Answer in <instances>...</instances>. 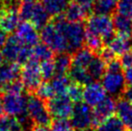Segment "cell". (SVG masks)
I'll return each instance as SVG.
<instances>
[{
	"mask_svg": "<svg viewBox=\"0 0 132 131\" xmlns=\"http://www.w3.org/2000/svg\"><path fill=\"white\" fill-rule=\"evenodd\" d=\"M53 22L65 38L69 54L83 48L86 43V28L82 22H70L63 15L57 17Z\"/></svg>",
	"mask_w": 132,
	"mask_h": 131,
	"instance_id": "obj_1",
	"label": "cell"
},
{
	"mask_svg": "<svg viewBox=\"0 0 132 131\" xmlns=\"http://www.w3.org/2000/svg\"><path fill=\"white\" fill-rule=\"evenodd\" d=\"M102 87L112 97L123 95L126 90L125 70L120 60L115 59L107 64L106 71L102 77Z\"/></svg>",
	"mask_w": 132,
	"mask_h": 131,
	"instance_id": "obj_2",
	"label": "cell"
},
{
	"mask_svg": "<svg viewBox=\"0 0 132 131\" xmlns=\"http://www.w3.org/2000/svg\"><path fill=\"white\" fill-rule=\"evenodd\" d=\"M1 53L7 63L18 64L19 66H24L32 60V47L25 45L16 35H12L8 38Z\"/></svg>",
	"mask_w": 132,
	"mask_h": 131,
	"instance_id": "obj_3",
	"label": "cell"
},
{
	"mask_svg": "<svg viewBox=\"0 0 132 131\" xmlns=\"http://www.w3.org/2000/svg\"><path fill=\"white\" fill-rule=\"evenodd\" d=\"M85 28L87 34H91L102 39L105 44H108L116 36L113 19L109 15L97 13L93 14L87 18Z\"/></svg>",
	"mask_w": 132,
	"mask_h": 131,
	"instance_id": "obj_4",
	"label": "cell"
},
{
	"mask_svg": "<svg viewBox=\"0 0 132 131\" xmlns=\"http://www.w3.org/2000/svg\"><path fill=\"white\" fill-rule=\"evenodd\" d=\"M27 116L35 125L48 127L52 124V117L48 111L47 104L33 94L27 96Z\"/></svg>",
	"mask_w": 132,
	"mask_h": 131,
	"instance_id": "obj_5",
	"label": "cell"
},
{
	"mask_svg": "<svg viewBox=\"0 0 132 131\" xmlns=\"http://www.w3.org/2000/svg\"><path fill=\"white\" fill-rule=\"evenodd\" d=\"M4 112L7 116L14 117L19 119V120L25 127L28 120L27 116V97L22 94L13 95L6 94L2 96Z\"/></svg>",
	"mask_w": 132,
	"mask_h": 131,
	"instance_id": "obj_6",
	"label": "cell"
},
{
	"mask_svg": "<svg viewBox=\"0 0 132 131\" xmlns=\"http://www.w3.org/2000/svg\"><path fill=\"white\" fill-rule=\"evenodd\" d=\"M40 39L43 43L46 44L53 52H57V54L68 53L65 38L54 22L48 23L47 25L44 26L42 29Z\"/></svg>",
	"mask_w": 132,
	"mask_h": 131,
	"instance_id": "obj_7",
	"label": "cell"
},
{
	"mask_svg": "<svg viewBox=\"0 0 132 131\" xmlns=\"http://www.w3.org/2000/svg\"><path fill=\"white\" fill-rule=\"evenodd\" d=\"M21 82L29 92H36L42 85L43 76L40 72V65L35 60H30L22 67L20 71Z\"/></svg>",
	"mask_w": 132,
	"mask_h": 131,
	"instance_id": "obj_8",
	"label": "cell"
},
{
	"mask_svg": "<svg viewBox=\"0 0 132 131\" xmlns=\"http://www.w3.org/2000/svg\"><path fill=\"white\" fill-rule=\"evenodd\" d=\"M70 124L77 131L90 130L94 125V115L91 107L85 102L74 104L72 115L70 117Z\"/></svg>",
	"mask_w": 132,
	"mask_h": 131,
	"instance_id": "obj_9",
	"label": "cell"
},
{
	"mask_svg": "<svg viewBox=\"0 0 132 131\" xmlns=\"http://www.w3.org/2000/svg\"><path fill=\"white\" fill-rule=\"evenodd\" d=\"M73 102L68 95H60L47 101V108L52 118L55 120L70 119L73 111Z\"/></svg>",
	"mask_w": 132,
	"mask_h": 131,
	"instance_id": "obj_10",
	"label": "cell"
},
{
	"mask_svg": "<svg viewBox=\"0 0 132 131\" xmlns=\"http://www.w3.org/2000/svg\"><path fill=\"white\" fill-rule=\"evenodd\" d=\"M116 105L117 102L115 101L112 96L108 95L95 107L93 110L94 115V126H98L103 121L113 117L114 113L116 112Z\"/></svg>",
	"mask_w": 132,
	"mask_h": 131,
	"instance_id": "obj_11",
	"label": "cell"
},
{
	"mask_svg": "<svg viewBox=\"0 0 132 131\" xmlns=\"http://www.w3.org/2000/svg\"><path fill=\"white\" fill-rule=\"evenodd\" d=\"M16 36L25 45L30 47L39 44L40 38L38 29L29 21L20 22L16 29Z\"/></svg>",
	"mask_w": 132,
	"mask_h": 131,
	"instance_id": "obj_12",
	"label": "cell"
},
{
	"mask_svg": "<svg viewBox=\"0 0 132 131\" xmlns=\"http://www.w3.org/2000/svg\"><path fill=\"white\" fill-rule=\"evenodd\" d=\"M106 92L101 84L94 82L85 86L83 91V99L90 107H95L106 97Z\"/></svg>",
	"mask_w": 132,
	"mask_h": 131,
	"instance_id": "obj_13",
	"label": "cell"
},
{
	"mask_svg": "<svg viewBox=\"0 0 132 131\" xmlns=\"http://www.w3.org/2000/svg\"><path fill=\"white\" fill-rule=\"evenodd\" d=\"M132 47V37L117 35L107 44V48L115 56H122L130 51Z\"/></svg>",
	"mask_w": 132,
	"mask_h": 131,
	"instance_id": "obj_14",
	"label": "cell"
},
{
	"mask_svg": "<svg viewBox=\"0 0 132 131\" xmlns=\"http://www.w3.org/2000/svg\"><path fill=\"white\" fill-rule=\"evenodd\" d=\"M116 114L126 129L132 131V103L125 98H120L116 105Z\"/></svg>",
	"mask_w": 132,
	"mask_h": 131,
	"instance_id": "obj_15",
	"label": "cell"
},
{
	"mask_svg": "<svg viewBox=\"0 0 132 131\" xmlns=\"http://www.w3.org/2000/svg\"><path fill=\"white\" fill-rule=\"evenodd\" d=\"M20 66L12 63H3L0 65V87L12 81L18 80L20 76Z\"/></svg>",
	"mask_w": 132,
	"mask_h": 131,
	"instance_id": "obj_16",
	"label": "cell"
},
{
	"mask_svg": "<svg viewBox=\"0 0 132 131\" xmlns=\"http://www.w3.org/2000/svg\"><path fill=\"white\" fill-rule=\"evenodd\" d=\"M106 62L98 54L95 55V58L90 63L88 69H87L89 75L91 76L94 82L102 79L103 75L105 74V71H106Z\"/></svg>",
	"mask_w": 132,
	"mask_h": 131,
	"instance_id": "obj_17",
	"label": "cell"
},
{
	"mask_svg": "<svg viewBox=\"0 0 132 131\" xmlns=\"http://www.w3.org/2000/svg\"><path fill=\"white\" fill-rule=\"evenodd\" d=\"M112 19L115 31L118 33V35L132 37V18L115 13Z\"/></svg>",
	"mask_w": 132,
	"mask_h": 131,
	"instance_id": "obj_18",
	"label": "cell"
},
{
	"mask_svg": "<svg viewBox=\"0 0 132 131\" xmlns=\"http://www.w3.org/2000/svg\"><path fill=\"white\" fill-rule=\"evenodd\" d=\"M95 55L96 53L93 52L89 48H82L74 53L73 57L71 58V66L87 69Z\"/></svg>",
	"mask_w": 132,
	"mask_h": 131,
	"instance_id": "obj_19",
	"label": "cell"
},
{
	"mask_svg": "<svg viewBox=\"0 0 132 131\" xmlns=\"http://www.w3.org/2000/svg\"><path fill=\"white\" fill-rule=\"evenodd\" d=\"M49 17H50V15L48 14V12L45 10V8L44 7L42 2L39 1L29 22H31L38 30L43 29L44 26H46L48 24Z\"/></svg>",
	"mask_w": 132,
	"mask_h": 131,
	"instance_id": "obj_20",
	"label": "cell"
},
{
	"mask_svg": "<svg viewBox=\"0 0 132 131\" xmlns=\"http://www.w3.org/2000/svg\"><path fill=\"white\" fill-rule=\"evenodd\" d=\"M40 2L49 15L55 17L63 15L70 5V0H40Z\"/></svg>",
	"mask_w": 132,
	"mask_h": 131,
	"instance_id": "obj_21",
	"label": "cell"
},
{
	"mask_svg": "<svg viewBox=\"0 0 132 131\" xmlns=\"http://www.w3.org/2000/svg\"><path fill=\"white\" fill-rule=\"evenodd\" d=\"M49 83L55 97L60 95H66L71 82L70 77H68L67 75H57L52 80L49 81Z\"/></svg>",
	"mask_w": 132,
	"mask_h": 131,
	"instance_id": "obj_22",
	"label": "cell"
},
{
	"mask_svg": "<svg viewBox=\"0 0 132 131\" xmlns=\"http://www.w3.org/2000/svg\"><path fill=\"white\" fill-rule=\"evenodd\" d=\"M89 13L75 3L70 4L64 13V18L70 22H82Z\"/></svg>",
	"mask_w": 132,
	"mask_h": 131,
	"instance_id": "obj_23",
	"label": "cell"
},
{
	"mask_svg": "<svg viewBox=\"0 0 132 131\" xmlns=\"http://www.w3.org/2000/svg\"><path fill=\"white\" fill-rule=\"evenodd\" d=\"M54 66H55V72L57 75H66L69 73L71 68V57L68 53H60L57 54L54 58Z\"/></svg>",
	"mask_w": 132,
	"mask_h": 131,
	"instance_id": "obj_24",
	"label": "cell"
},
{
	"mask_svg": "<svg viewBox=\"0 0 132 131\" xmlns=\"http://www.w3.org/2000/svg\"><path fill=\"white\" fill-rule=\"evenodd\" d=\"M53 51L44 43L36 44L32 47V59L37 62H45L53 59Z\"/></svg>",
	"mask_w": 132,
	"mask_h": 131,
	"instance_id": "obj_25",
	"label": "cell"
},
{
	"mask_svg": "<svg viewBox=\"0 0 132 131\" xmlns=\"http://www.w3.org/2000/svg\"><path fill=\"white\" fill-rule=\"evenodd\" d=\"M0 131H25L19 119L3 115L0 117Z\"/></svg>",
	"mask_w": 132,
	"mask_h": 131,
	"instance_id": "obj_26",
	"label": "cell"
},
{
	"mask_svg": "<svg viewBox=\"0 0 132 131\" xmlns=\"http://www.w3.org/2000/svg\"><path fill=\"white\" fill-rule=\"evenodd\" d=\"M123 124L117 116L111 117L110 119L103 121L98 126H96L95 131H126Z\"/></svg>",
	"mask_w": 132,
	"mask_h": 131,
	"instance_id": "obj_27",
	"label": "cell"
},
{
	"mask_svg": "<svg viewBox=\"0 0 132 131\" xmlns=\"http://www.w3.org/2000/svg\"><path fill=\"white\" fill-rule=\"evenodd\" d=\"M39 0H21L19 4V17L23 21H30Z\"/></svg>",
	"mask_w": 132,
	"mask_h": 131,
	"instance_id": "obj_28",
	"label": "cell"
},
{
	"mask_svg": "<svg viewBox=\"0 0 132 131\" xmlns=\"http://www.w3.org/2000/svg\"><path fill=\"white\" fill-rule=\"evenodd\" d=\"M119 0H95L94 10L97 14L110 15L117 10Z\"/></svg>",
	"mask_w": 132,
	"mask_h": 131,
	"instance_id": "obj_29",
	"label": "cell"
},
{
	"mask_svg": "<svg viewBox=\"0 0 132 131\" xmlns=\"http://www.w3.org/2000/svg\"><path fill=\"white\" fill-rule=\"evenodd\" d=\"M40 72H42V76H43L44 80L48 82L49 80H52L56 76L55 66H54V61L53 60L43 62L40 63Z\"/></svg>",
	"mask_w": 132,
	"mask_h": 131,
	"instance_id": "obj_30",
	"label": "cell"
},
{
	"mask_svg": "<svg viewBox=\"0 0 132 131\" xmlns=\"http://www.w3.org/2000/svg\"><path fill=\"white\" fill-rule=\"evenodd\" d=\"M25 88L23 86L21 81H19V79L15 81H12L10 83L4 85L2 87H0V92L6 95V94H13V95H19V94H22V92Z\"/></svg>",
	"mask_w": 132,
	"mask_h": 131,
	"instance_id": "obj_31",
	"label": "cell"
},
{
	"mask_svg": "<svg viewBox=\"0 0 132 131\" xmlns=\"http://www.w3.org/2000/svg\"><path fill=\"white\" fill-rule=\"evenodd\" d=\"M83 91L84 89H82V86L75 83H71L68 90L67 95L70 98L71 101L76 104L81 102V99H83Z\"/></svg>",
	"mask_w": 132,
	"mask_h": 131,
	"instance_id": "obj_32",
	"label": "cell"
},
{
	"mask_svg": "<svg viewBox=\"0 0 132 131\" xmlns=\"http://www.w3.org/2000/svg\"><path fill=\"white\" fill-rule=\"evenodd\" d=\"M36 95L39 96L40 98H42L43 100H50L51 98L54 97V93L52 91V88L50 86L49 81L48 82H44L42 83L39 89L36 91Z\"/></svg>",
	"mask_w": 132,
	"mask_h": 131,
	"instance_id": "obj_33",
	"label": "cell"
},
{
	"mask_svg": "<svg viewBox=\"0 0 132 131\" xmlns=\"http://www.w3.org/2000/svg\"><path fill=\"white\" fill-rule=\"evenodd\" d=\"M116 13L132 18V0H119Z\"/></svg>",
	"mask_w": 132,
	"mask_h": 131,
	"instance_id": "obj_34",
	"label": "cell"
},
{
	"mask_svg": "<svg viewBox=\"0 0 132 131\" xmlns=\"http://www.w3.org/2000/svg\"><path fill=\"white\" fill-rule=\"evenodd\" d=\"M50 126V131H75L68 120H54Z\"/></svg>",
	"mask_w": 132,
	"mask_h": 131,
	"instance_id": "obj_35",
	"label": "cell"
},
{
	"mask_svg": "<svg viewBox=\"0 0 132 131\" xmlns=\"http://www.w3.org/2000/svg\"><path fill=\"white\" fill-rule=\"evenodd\" d=\"M95 0H72L73 3L81 6L85 11L88 12V13H90L94 9V7H95Z\"/></svg>",
	"mask_w": 132,
	"mask_h": 131,
	"instance_id": "obj_36",
	"label": "cell"
},
{
	"mask_svg": "<svg viewBox=\"0 0 132 131\" xmlns=\"http://www.w3.org/2000/svg\"><path fill=\"white\" fill-rule=\"evenodd\" d=\"M120 62H121L123 69L132 68V51H129L127 53H125V55H122L121 57Z\"/></svg>",
	"mask_w": 132,
	"mask_h": 131,
	"instance_id": "obj_37",
	"label": "cell"
},
{
	"mask_svg": "<svg viewBox=\"0 0 132 131\" xmlns=\"http://www.w3.org/2000/svg\"><path fill=\"white\" fill-rule=\"evenodd\" d=\"M125 77L126 83L129 86H132V68L125 69Z\"/></svg>",
	"mask_w": 132,
	"mask_h": 131,
	"instance_id": "obj_38",
	"label": "cell"
},
{
	"mask_svg": "<svg viewBox=\"0 0 132 131\" xmlns=\"http://www.w3.org/2000/svg\"><path fill=\"white\" fill-rule=\"evenodd\" d=\"M7 39V33L4 32L2 29H0V48H2L4 46Z\"/></svg>",
	"mask_w": 132,
	"mask_h": 131,
	"instance_id": "obj_39",
	"label": "cell"
},
{
	"mask_svg": "<svg viewBox=\"0 0 132 131\" xmlns=\"http://www.w3.org/2000/svg\"><path fill=\"white\" fill-rule=\"evenodd\" d=\"M30 131H50V129L47 126H42V125H34Z\"/></svg>",
	"mask_w": 132,
	"mask_h": 131,
	"instance_id": "obj_40",
	"label": "cell"
},
{
	"mask_svg": "<svg viewBox=\"0 0 132 131\" xmlns=\"http://www.w3.org/2000/svg\"><path fill=\"white\" fill-rule=\"evenodd\" d=\"M4 112V107H3V102H2V97H0V117L3 116Z\"/></svg>",
	"mask_w": 132,
	"mask_h": 131,
	"instance_id": "obj_41",
	"label": "cell"
},
{
	"mask_svg": "<svg viewBox=\"0 0 132 131\" xmlns=\"http://www.w3.org/2000/svg\"><path fill=\"white\" fill-rule=\"evenodd\" d=\"M3 56H2V53L0 52V65H2L3 64Z\"/></svg>",
	"mask_w": 132,
	"mask_h": 131,
	"instance_id": "obj_42",
	"label": "cell"
},
{
	"mask_svg": "<svg viewBox=\"0 0 132 131\" xmlns=\"http://www.w3.org/2000/svg\"><path fill=\"white\" fill-rule=\"evenodd\" d=\"M86 131H91V130H86Z\"/></svg>",
	"mask_w": 132,
	"mask_h": 131,
	"instance_id": "obj_43",
	"label": "cell"
}]
</instances>
